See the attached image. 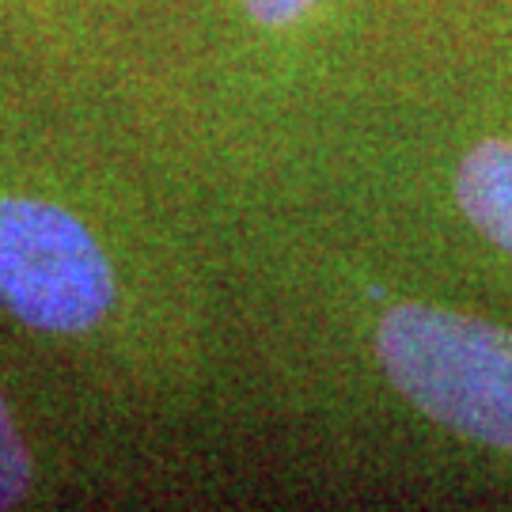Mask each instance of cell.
Masks as SVG:
<instances>
[{
    "label": "cell",
    "instance_id": "obj_3",
    "mask_svg": "<svg viewBox=\"0 0 512 512\" xmlns=\"http://www.w3.org/2000/svg\"><path fill=\"white\" fill-rule=\"evenodd\" d=\"M281 179L311 217L399 262L512 304V103L349 92L289 137Z\"/></svg>",
    "mask_w": 512,
    "mask_h": 512
},
{
    "label": "cell",
    "instance_id": "obj_5",
    "mask_svg": "<svg viewBox=\"0 0 512 512\" xmlns=\"http://www.w3.org/2000/svg\"><path fill=\"white\" fill-rule=\"evenodd\" d=\"M46 456L38 429L27 418L23 391L0 368V512L23 509L46 490Z\"/></svg>",
    "mask_w": 512,
    "mask_h": 512
},
{
    "label": "cell",
    "instance_id": "obj_1",
    "mask_svg": "<svg viewBox=\"0 0 512 512\" xmlns=\"http://www.w3.org/2000/svg\"><path fill=\"white\" fill-rule=\"evenodd\" d=\"M0 315L118 391H186L209 349L179 236L133 175L0 95Z\"/></svg>",
    "mask_w": 512,
    "mask_h": 512
},
{
    "label": "cell",
    "instance_id": "obj_4",
    "mask_svg": "<svg viewBox=\"0 0 512 512\" xmlns=\"http://www.w3.org/2000/svg\"><path fill=\"white\" fill-rule=\"evenodd\" d=\"M338 12L342 0H232L239 42H247L270 69H277V61L300 69L315 42L330 35Z\"/></svg>",
    "mask_w": 512,
    "mask_h": 512
},
{
    "label": "cell",
    "instance_id": "obj_2",
    "mask_svg": "<svg viewBox=\"0 0 512 512\" xmlns=\"http://www.w3.org/2000/svg\"><path fill=\"white\" fill-rule=\"evenodd\" d=\"M243 251L281 285V308L308 346L289 365L319 391L433 463L512 490V323L444 289L403 285V270L361 239L300 209L258 213Z\"/></svg>",
    "mask_w": 512,
    "mask_h": 512
}]
</instances>
